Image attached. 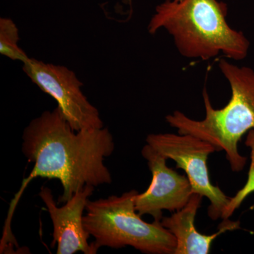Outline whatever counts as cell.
Segmentation results:
<instances>
[{
	"mask_svg": "<svg viewBox=\"0 0 254 254\" xmlns=\"http://www.w3.org/2000/svg\"><path fill=\"white\" fill-rule=\"evenodd\" d=\"M22 151L34 163L14 199L10 203L3 235L11 237V218L18 200L28 184L37 177L56 179L63 187L58 203H65L86 185L98 187L113 181L104 159L115 150L108 128L76 131L59 108L45 111L32 120L23 133Z\"/></svg>",
	"mask_w": 254,
	"mask_h": 254,
	"instance_id": "cell-1",
	"label": "cell"
},
{
	"mask_svg": "<svg viewBox=\"0 0 254 254\" xmlns=\"http://www.w3.org/2000/svg\"><path fill=\"white\" fill-rule=\"evenodd\" d=\"M227 6L218 0H165L155 7L148 25L150 34L165 30L184 58L206 61L220 54L240 61L250 43L243 32L230 27Z\"/></svg>",
	"mask_w": 254,
	"mask_h": 254,
	"instance_id": "cell-2",
	"label": "cell"
},
{
	"mask_svg": "<svg viewBox=\"0 0 254 254\" xmlns=\"http://www.w3.org/2000/svg\"><path fill=\"white\" fill-rule=\"evenodd\" d=\"M219 68L231 88L230 101L221 109H215L206 88L203 91L205 118L192 120L177 110L165 117L167 123L180 134H190L211 143L217 150L225 152L232 171L239 173L247 158L238 151L242 136L254 129V71L220 60Z\"/></svg>",
	"mask_w": 254,
	"mask_h": 254,
	"instance_id": "cell-3",
	"label": "cell"
},
{
	"mask_svg": "<svg viewBox=\"0 0 254 254\" xmlns=\"http://www.w3.org/2000/svg\"><path fill=\"white\" fill-rule=\"evenodd\" d=\"M138 192L131 190L123 194L90 200L83 215L85 229L94 237L95 248L120 249L130 246L142 253L174 254L176 239L160 223L143 221L135 208Z\"/></svg>",
	"mask_w": 254,
	"mask_h": 254,
	"instance_id": "cell-4",
	"label": "cell"
},
{
	"mask_svg": "<svg viewBox=\"0 0 254 254\" xmlns=\"http://www.w3.org/2000/svg\"><path fill=\"white\" fill-rule=\"evenodd\" d=\"M146 142L165 158L174 160L177 168L185 170L193 193L208 198L209 217L214 220L222 218L231 198L210 180L207 161L209 155L216 151L215 147L198 137L180 133H151Z\"/></svg>",
	"mask_w": 254,
	"mask_h": 254,
	"instance_id": "cell-5",
	"label": "cell"
},
{
	"mask_svg": "<svg viewBox=\"0 0 254 254\" xmlns=\"http://www.w3.org/2000/svg\"><path fill=\"white\" fill-rule=\"evenodd\" d=\"M23 64V72L42 91L56 100L74 131L104 127L99 111L83 94V83L72 70L34 58Z\"/></svg>",
	"mask_w": 254,
	"mask_h": 254,
	"instance_id": "cell-6",
	"label": "cell"
},
{
	"mask_svg": "<svg viewBox=\"0 0 254 254\" xmlns=\"http://www.w3.org/2000/svg\"><path fill=\"white\" fill-rule=\"evenodd\" d=\"M142 155L148 161L152 182L135 198V208L141 216L150 215L155 221L163 218V210L175 212L185 206L193 194L188 177L168 168V159L147 143Z\"/></svg>",
	"mask_w": 254,
	"mask_h": 254,
	"instance_id": "cell-7",
	"label": "cell"
},
{
	"mask_svg": "<svg viewBox=\"0 0 254 254\" xmlns=\"http://www.w3.org/2000/svg\"><path fill=\"white\" fill-rule=\"evenodd\" d=\"M94 188L86 185L65 202L63 206L58 207L51 190L41 187L38 195L46 205L53 222L51 247L57 245V254H73L81 252L84 254H95L98 252L93 243H88L91 235L83 222V212Z\"/></svg>",
	"mask_w": 254,
	"mask_h": 254,
	"instance_id": "cell-8",
	"label": "cell"
},
{
	"mask_svg": "<svg viewBox=\"0 0 254 254\" xmlns=\"http://www.w3.org/2000/svg\"><path fill=\"white\" fill-rule=\"evenodd\" d=\"M203 196L193 193L187 204L174 212L170 217H165L160 223L176 239L177 246L174 254H208L215 239L228 230L240 228V222L224 220L220 230L213 235H206L197 231L195 218Z\"/></svg>",
	"mask_w": 254,
	"mask_h": 254,
	"instance_id": "cell-9",
	"label": "cell"
},
{
	"mask_svg": "<svg viewBox=\"0 0 254 254\" xmlns=\"http://www.w3.org/2000/svg\"><path fill=\"white\" fill-rule=\"evenodd\" d=\"M19 31L14 21L9 18H0V54L14 61L24 63L29 57L18 46Z\"/></svg>",
	"mask_w": 254,
	"mask_h": 254,
	"instance_id": "cell-10",
	"label": "cell"
},
{
	"mask_svg": "<svg viewBox=\"0 0 254 254\" xmlns=\"http://www.w3.org/2000/svg\"><path fill=\"white\" fill-rule=\"evenodd\" d=\"M246 145L251 148V163L248 177L245 186L232 197L228 206L222 214V218L227 220L234 213L236 209L240 206L244 200L252 193H254V129L249 132Z\"/></svg>",
	"mask_w": 254,
	"mask_h": 254,
	"instance_id": "cell-11",
	"label": "cell"
},
{
	"mask_svg": "<svg viewBox=\"0 0 254 254\" xmlns=\"http://www.w3.org/2000/svg\"><path fill=\"white\" fill-rule=\"evenodd\" d=\"M175 1H182V0H175Z\"/></svg>",
	"mask_w": 254,
	"mask_h": 254,
	"instance_id": "cell-12",
	"label": "cell"
}]
</instances>
